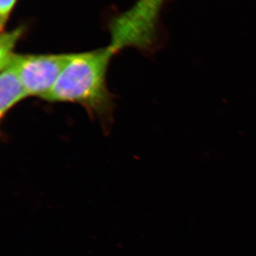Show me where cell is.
<instances>
[{"label":"cell","instance_id":"cell-1","mask_svg":"<svg viewBox=\"0 0 256 256\" xmlns=\"http://www.w3.org/2000/svg\"><path fill=\"white\" fill-rule=\"evenodd\" d=\"M114 54L108 46L92 52L70 54L45 100L78 104L92 118L98 120L104 128H108L112 121L114 102L106 76Z\"/></svg>","mask_w":256,"mask_h":256},{"label":"cell","instance_id":"cell-2","mask_svg":"<svg viewBox=\"0 0 256 256\" xmlns=\"http://www.w3.org/2000/svg\"><path fill=\"white\" fill-rule=\"evenodd\" d=\"M70 54H16L13 63L28 96L46 100Z\"/></svg>","mask_w":256,"mask_h":256},{"label":"cell","instance_id":"cell-3","mask_svg":"<svg viewBox=\"0 0 256 256\" xmlns=\"http://www.w3.org/2000/svg\"><path fill=\"white\" fill-rule=\"evenodd\" d=\"M26 97H28V94L12 60L6 66L1 68V76H0L1 118L3 119V118L12 108Z\"/></svg>","mask_w":256,"mask_h":256},{"label":"cell","instance_id":"cell-4","mask_svg":"<svg viewBox=\"0 0 256 256\" xmlns=\"http://www.w3.org/2000/svg\"><path fill=\"white\" fill-rule=\"evenodd\" d=\"M23 28H15L13 31L5 32L2 34L0 41V68L6 66L13 60L16 54L15 46L21 38L24 32Z\"/></svg>","mask_w":256,"mask_h":256},{"label":"cell","instance_id":"cell-5","mask_svg":"<svg viewBox=\"0 0 256 256\" xmlns=\"http://www.w3.org/2000/svg\"><path fill=\"white\" fill-rule=\"evenodd\" d=\"M18 1V0H0V25L2 32L4 31Z\"/></svg>","mask_w":256,"mask_h":256}]
</instances>
